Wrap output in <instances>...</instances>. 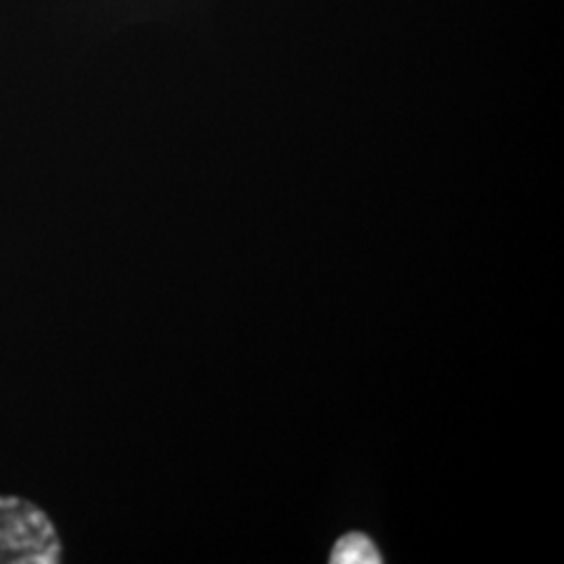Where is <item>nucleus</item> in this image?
<instances>
[{
    "mask_svg": "<svg viewBox=\"0 0 564 564\" xmlns=\"http://www.w3.org/2000/svg\"><path fill=\"white\" fill-rule=\"evenodd\" d=\"M59 533L41 506L0 496V564L61 563Z\"/></svg>",
    "mask_w": 564,
    "mask_h": 564,
    "instance_id": "f257e3e1",
    "label": "nucleus"
},
{
    "mask_svg": "<svg viewBox=\"0 0 564 564\" xmlns=\"http://www.w3.org/2000/svg\"><path fill=\"white\" fill-rule=\"evenodd\" d=\"M333 564H379L383 563L377 545L362 533H349L341 538L330 554Z\"/></svg>",
    "mask_w": 564,
    "mask_h": 564,
    "instance_id": "f03ea898",
    "label": "nucleus"
}]
</instances>
